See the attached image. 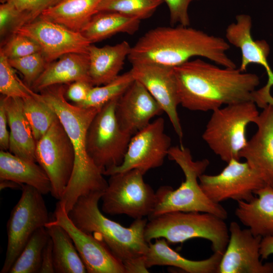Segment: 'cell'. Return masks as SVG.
Segmentation results:
<instances>
[{"instance_id":"obj_1","label":"cell","mask_w":273,"mask_h":273,"mask_svg":"<svg viewBox=\"0 0 273 273\" xmlns=\"http://www.w3.org/2000/svg\"><path fill=\"white\" fill-rule=\"evenodd\" d=\"M180 104L191 111H212L233 103L257 104L259 76L236 68H220L197 59L173 67Z\"/></svg>"},{"instance_id":"obj_2","label":"cell","mask_w":273,"mask_h":273,"mask_svg":"<svg viewBox=\"0 0 273 273\" xmlns=\"http://www.w3.org/2000/svg\"><path fill=\"white\" fill-rule=\"evenodd\" d=\"M230 48L223 38L189 26H159L139 39L127 59L131 64L154 63L174 67L200 56L235 68L236 65L226 54Z\"/></svg>"},{"instance_id":"obj_3","label":"cell","mask_w":273,"mask_h":273,"mask_svg":"<svg viewBox=\"0 0 273 273\" xmlns=\"http://www.w3.org/2000/svg\"><path fill=\"white\" fill-rule=\"evenodd\" d=\"M63 84L48 87L38 93L39 97L55 112L67 133L74 152V164L69 184L59 200L68 213L81 196L95 192H104L108 181L104 174L89 156L86 133L95 116L100 110L82 107L69 103Z\"/></svg>"},{"instance_id":"obj_4","label":"cell","mask_w":273,"mask_h":273,"mask_svg":"<svg viewBox=\"0 0 273 273\" xmlns=\"http://www.w3.org/2000/svg\"><path fill=\"white\" fill-rule=\"evenodd\" d=\"M104 192H95L79 197L68 213L74 225L103 241L123 263L126 273L148 272L145 257L149 243L144 233L147 219H134L128 227L106 217L98 206Z\"/></svg>"},{"instance_id":"obj_5","label":"cell","mask_w":273,"mask_h":273,"mask_svg":"<svg viewBox=\"0 0 273 273\" xmlns=\"http://www.w3.org/2000/svg\"><path fill=\"white\" fill-rule=\"evenodd\" d=\"M168 157L180 167L185 180L175 190L170 186H162L158 189L156 204L148 218L167 212L183 211L208 212L225 219L226 210L220 203L210 200L198 181L209 166V161L207 159L194 160L190 150L182 145L171 147Z\"/></svg>"},{"instance_id":"obj_6","label":"cell","mask_w":273,"mask_h":273,"mask_svg":"<svg viewBox=\"0 0 273 273\" xmlns=\"http://www.w3.org/2000/svg\"><path fill=\"white\" fill-rule=\"evenodd\" d=\"M224 220L208 212H167L148 219L145 238L148 243L163 238L174 244L202 238L211 243L214 252L223 253L229 240V228Z\"/></svg>"},{"instance_id":"obj_7","label":"cell","mask_w":273,"mask_h":273,"mask_svg":"<svg viewBox=\"0 0 273 273\" xmlns=\"http://www.w3.org/2000/svg\"><path fill=\"white\" fill-rule=\"evenodd\" d=\"M256 104L245 101L225 105L212 111L202 137L210 149L228 163L240 160V153L248 140L247 126L258 116Z\"/></svg>"},{"instance_id":"obj_8","label":"cell","mask_w":273,"mask_h":273,"mask_svg":"<svg viewBox=\"0 0 273 273\" xmlns=\"http://www.w3.org/2000/svg\"><path fill=\"white\" fill-rule=\"evenodd\" d=\"M144 174L133 169L110 176L101 197L103 211L124 214L134 219L149 217L156 204V193L144 181Z\"/></svg>"},{"instance_id":"obj_9","label":"cell","mask_w":273,"mask_h":273,"mask_svg":"<svg viewBox=\"0 0 273 273\" xmlns=\"http://www.w3.org/2000/svg\"><path fill=\"white\" fill-rule=\"evenodd\" d=\"M118 98L100 109L86 133L87 153L103 174L122 162L132 136L122 130L117 121L115 107Z\"/></svg>"},{"instance_id":"obj_10","label":"cell","mask_w":273,"mask_h":273,"mask_svg":"<svg viewBox=\"0 0 273 273\" xmlns=\"http://www.w3.org/2000/svg\"><path fill=\"white\" fill-rule=\"evenodd\" d=\"M19 200L12 209L7 224L8 243L1 273H8L33 233L51 219L42 194L22 184Z\"/></svg>"},{"instance_id":"obj_11","label":"cell","mask_w":273,"mask_h":273,"mask_svg":"<svg viewBox=\"0 0 273 273\" xmlns=\"http://www.w3.org/2000/svg\"><path fill=\"white\" fill-rule=\"evenodd\" d=\"M35 156L36 162L50 180L51 195L61 200L72 174L74 152L58 117L45 134L36 141Z\"/></svg>"},{"instance_id":"obj_12","label":"cell","mask_w":273,"mask_h":273,"mask_svg":"<svg viewBox=\"0 0 273 273\" xmlns=\"http://www.w3.org/2000/svg\"><path fill=\"white\" fill-rule=\"evenodd\" d=\"M165 121L159 117L131 136L122 162L105 171L104 175L136 169L144 174L161 166L168 156L171 139L164 131Z\"/></svg>"},{"instance_id":"obj_13","label":"cell","mask_w":273,"mask_h":273,"mask_svg":"<svg viewBox=\"0 0 273 273\" xmlns=\"http://www.w3.org/2000/svg\"><path fill=\"white\" fill-rule=\"evenodd\" d=\"M216 175L202 174L199 177L201 189L216 203L233 199L249 201L255 192L264 186L260 176L245 161L232 159Z\"/></svg>"},{"instance_id":"obj_14","label":"cell","mask_w":273,"mask_h":273,"mask_svg":"<svg viewBox=\"0 0 273 273\" xmlns=\"http://www.w3.org/2000/svg\"><path fill=\"white\" fill-rule=\"evenodd\" d=\"M47 223L63 228L71 238L88 273H126L123 263L106 244L93 234L85 233L73 223L64 204H56L53 219Z\"/></svg>"},{"instance_id":"obj_15","label":"cell","mask_w":273,"mask_h":273,"mask_svg":"<svg viewBox=\"0 0 273 273\" xmlns=\"http://www.w3.org/2000/svg\"><path fill=\"white\" fill-rule=\"evenodd\" d=\"M14 33L36 42L49 64L69 53H88L90 42L80 32L75 31L39 16L17 28Z\"/></svg>"},{"instance_id":"obj_16","label":"cell","mask_w":273,"mask_h":273,"mask_svg":"<svg viewBox=\"0 0 273 273\" xmlns=\"http://www.w3.org/2000/svg\"><path fill=\"white\" fill-rule=\"evenodd\" d=\"M229 240L217 273H273V262L263 263L260 249L262 237L235 221L229 228Z\"/></svg>"},{"instance_id":"obj_17","label":"cell","mask_w":273,"mask_h":273,"mask_svg":"<svg viewBox=\"0 0 273 273\" xmlns=\"http://www.w3.org/2000/svg\"><path fill=\"white\" fill-rule=\"evenodd\" d=\"M134 79L142 83L164 112L181 140L183 131L177 113L180 104L173 67L154 63L132 64Z\"/></svg>"},{"instance_id":"obj_18","label":"cell","mask_w":273,"mask_h":273,"mask_svg":"<svg viewBox=\"0 0 273 273\" xmlns=\"http://www.w3.org/2000/svg\"><path fill=\"white\" fill-rule=\"evenodd\" d=\"M163 112L145 87L135 80L120 97L115 107L117 121L122 130L133 135Z\"/></svg>"},{"instance_id":"obj_19","label":"cell","mask_w":273,"mask_h":273,"mask_svg":"<svg viewBox=\"0 0 273 273\" xmlns=\"http://www.w3.org/2000/svg\"><path fill=\"white\" fill-rule=\"evenodd\" d=\"M254 123L257 127L240 153L249 166L273 188V105L268 104L259 114Z\"/></svg>"},{"instance_id":"obj_20","label":"cell","mask_w":273,"mask_h":273,"mask_svg":"<svg viewBox=\"0 0 273 273\" xmlns=\"http://www.w3.org/2000/svg\"><path fill=\"white\" fill-rule=\"evenodd\" d=\"M236 22L230 24L225 30L228 41L240 49L241 52V62L239 69L245 72L249 65L257 64L262 66L268 76L264 89L270 93L273 85V71L269 65L267 58L270 53V46L265 40H254L251 34L252 21L247 14L238 15Z\"/></svg>"},{"instance_id":"obj_21","label":"cell","mask_w":273,"mask_h":273,"mask_svg":"<svg viewBox=\"0 0 273 273\" xmlns=\"http://www.w3.org/2000/svg\"><path fill=\"white\" fill-rule=\"evenodd\" d=\"M249 201H237L235 215L255 236H273V188L265 185Z\"/></svg>"},{"instance_id":"obj_22","label":"cell","mask_w":273,"mask_h":273,"mask_svg":"<svg viewBox=\"0 0 273 273\" xmlns=\"http://www.w3.org/2000/svg\"><path fill=\"white\" fill-rule=\"evenodd\" d=\"M10 128L9 152L24 159L36 162V141L23 110V99L2 96Z\"/></svg>"},{"instance_id":"obj_23","label":"cell","mask_w":273,"mask_h":273,"mask_svg":"<svg viewBox=\"0 0 273 273\" xmlns=\"http://www.w3.org/2000/svg\"><path fill=\"white\" fill-rule=\"evenodd\" d=\"M131 47L124 40L113 46L97 47L91 44L88 49V74L91 84L100 86L115 79L123 68Z\"/></svg>"},{"instance_id":"obj_24","label":"cell","mask_w":273,"mask_h":273,"mask_svg":"<svg viewBox=\"0 0 273 273\" xmlns=\"http://www.w3.org/2000/svg\"><path fill=\"white\" fill-rule=\"evenodd\" d=\"M222 254L215 252L206 259L190 260L172 249L165 239L159 238L154 243H149L145 263L148 269L155 265H168L189 273H217Z\"/></svg>"},{"instance_id":"obj_25","label":"cell","mask_w":273,"mask_h":273,"mask_svg":"<svg viewBox=\"0 0 273 273\" xmlns=\"http://www.w3.org/2000/svg\"><path fill=\"white\" fill-rule=\"evenodd\" d=\"M49 63L31 88L35 92L51 86L67 84L76 81L90 82L88 53H72Z\"/></svg>"},{"instance_id":"obj_26","label":"cell","mask_w":273,"mask_h":273,"mask_svg":"<svg viewBox=\"0 0 273 273\" xmlns=\"http://www.w3.org/2000/svg\"><path fill=\"white\" fill-rule=\"evenodd\" d=\"M3 179L30 186L42 195L51 193L52 190L50 180L39 165L1 150L0 180Z\"/></svg>"},{"instance_id":"obj_27","label":"cell","mask_w":273,"mask_h":273,"mask_svg":"<svg viewBox=\"0 0 273 273\" xmlns=\"http://www.w3.org/2000/svg\"><path fill=\"white\" fill-rule=\"evenodd\" d=\"M141 21L117 12L99 11L80 32L92 44L119 33L133 35L138 31Z\"/></svg>"},{"instance_id":"obj_28","label":"cell","mask_w":273,"mask_h":273,"mask_svg":"<svg viewBox=\"0 0 273 273\" xmlns=\"http://www.w3.org/2000/svg\"><path fill=\"white\" fill-rule=\"evenodd\" d=\"M103 0H61L46 10L42 17L60 24L68 29L81 32L97 12Z\"/></svg>"},{"instance_id":"obj_29","label":"cell","mask_w":273,"mask_h":273,"mask_svg":"<svg viewBox=\"0 0 273 273\" xmlns=\"http://www.w3.org/2000/svg\"><path fill=\"white\" fill-rule=\"evenodd\" d=\"M45 227L53 242L55 272H87L85 266L66 231L58 225L47 223Z\"/></svg>"},{"instance_id":"obj_30","label":"cell","mask_w":273,"mask_h":273,"mask_svg":"<svg viewBox=\"0 0 273 273\" xmlns=\"http://www.w3.org/2000/svg\"><path fill=\"white\" fill-rule=\"evenodd\" d=\"M49 238L45 226L36 230L15 261L9 273H39L43 250Z\"/></svg>"},{"instance_id":"obj_31","label":"cell","mask_w":273,"mask_h":273,"mask_svg":"<svg viewBox=\"0 0 273 273\" xmlns=\"http://www.w3.org/2000/svg\"><path fill=\"white\" fill-rule=\"evenodd\" d=\"M23 110L34 139L39 140L57 118L53 110L38 96V93L23 99Z\"/></svg>"},{"instance_id":"obj_32","label":"cell","mask_w":273,"mask_h":273,"mask_svg":"<svg viewBox=\"0 0 273 273\" xmlns=\"http://www.w3.org/2000/svg\"><path fill=\"white\" fill-rule=\"evenodd\" d=\"M135 80L130 70L119 75L111 82L90 89L85 100L76 105L82 107L100 109L112 100L121 97Z\"/></svg>"},{"instance_id":"obj_33","label":"cell","mask_w":273,"mask_h":273,"mask_svg":"<svg viewBox=\"0 0 273 273\" xmlns=\"http://www.w3.org/2000/svg\"><path fill=\"white\" fill-rule=\"evenodd\" d=\"M163 0H103L98 11L117 12L140 20L149 18Z\"/></svg>"},{"instance_id":"obj_34","label":"cell","mask_w":273,"mask_h":273,"mask_svg":"<svg viewBox=\"0 0 273 273\" xmlns=\"http://www.w3.org/2000/svg\"><path fill=\"white\" fill-rule=\"evenodd\" d=\"M8 58L0 51V93L4 96L25 99L34 91L17 76Z\"/></svg>"},{"instance_id":"obj_35","label":"cell","mask_w":273,"mask_h":273,"mask_svg":"<svg viewBox=\"0 0 273 273\" xmlns=\"http://www.w3.org/2000/svg\"><path fill=\"white\" fill-rule=\"evenodd\" d=\"M9 61L23 75L24 83L30 88L49 64L41 51Z\"/></svg>"},{"instance_id":"obj_36","label":"cell","mask_w":273,"mask_h":273,"mask_svg":"<svg viewBox=\"0 0 273 273\" xmlns=\"http://www.w3.org/2000/svg\"><path fill=\"white\" fill-rule=\"evenodd\" d=\"M8 59L25 57L41 51L38 44L32 39L14 33L10 35L1 51Z\"/></svg>"},{"instance_id":"obj_37","label":"cell","mask_w":273,"mask_h":273,"mask_svg":"<svg viewBox=\"0 0 273 273\" xmlns=\"http://www.w3.org/2000/svg\"><path fill=\"white\" fill-rule=\"evenodd\" d=\"M61 0H9L20 12L22 26L37 18L46 10L54 6Z\"/></svg>"},{"instance_id":"obj_38","label":"cell","mask_w":273,"mask_h":273,"mask_svg":"<svg viewBox=\"0 0 273 273\" xmlns=\"http://www.w3.org/2000/svg\"><path fill=\"white\" fill-rule=\"evenodd\" d=\"M22 26L20 12L10 2L0 5V34L1 37H9Z\"/></svg>"},{"instance_id":"obj_39","label":"cell","mask_w":273,"mask_h":273,"mask_svg":"<svg viewBox=\"0 0 273 273\" xmlns=\"http://www.w3.org/2000/svg\"><path fill=\"white\" fill-rule=\"evenodd\" d=\"M169 10L170 23L171 26L179 23L185 26H189L190 19L188 8L191 2L199 0H163Z\"/></svg>"},{"instance_id":"obj_40","label":"cell","mask_w":273,"mask_h":273,"mask_svg":"<svg viewBox=\"0 0 273 273\" xmlns=\"http://www.w3.org/2000/svg\"><path fill=\"white\" fill-rule=\"evenodd\" d=\"M93 86L89 82L86 81H74L67 88L65 96L75 105L80 104L85 100Z\"/></svg>"},{"instance_id":"obj_41","label":"cell","mask_w":273,"mask_h":273,"mask_svg":"<svg viewBox=\"0 0 273 273\" xmlns=\"http://www.w3.org/2000/svg\"><path fill=\"white\" fill-rule=\"evenodd\" d=\"M8 125L7 113L3 99L0 98V148L8 151L9 148L10 132L7 128Z\"/></svg>"},{"instance_id":"obj_42","label":"cell","mask_w":273,"mask_h":273,"mask_svg":"<svg viewBox=\"0 0 273 273\" xmlns=\"http://www.w3.org/2000/svg\"><path fill=\"white\" fill-rule=\"evenodd\" d=\"M54 272L55 270L54 268L53 256V242L50 237V238L43 250L39 273Z\"/></svg>"},{"instance_id":"obj_43","label":"cell","mask_w":273,"mask_h":273,"mask_svg":"<svg viewBox=\"0 0 273 273\" xmlns=\"http://www.w3.org/2000/svg\"><path fill=\"white\" fill-rule=\"evenodd\" d=\"M260 253L261 259H266L270 255H273V236L262 238Z\"/></svg>"},{"instance_id":"obj_44","label":"cell","mask_w":273,"mask_h":273,"mask_svg":"<svg viewBox=\"0 0 273 273\" xmlns=\"http://www.w3.org/2000/svg\"><path fill=\"white\" fill-rule=\"evenodd\" d=\"M22 187V184H20L11 180H0V190L1 191L6 188H10L13 189H20L21 190Z\"/></svg>"},{"instance_id":"obj_45","label":"cell","mask_w":273,"mask_h":273,"mask_svg":"<svg viewBox=\"0 0 273 273\" xmlns=\"http://www.w3.org/2000/svg\"><path fill=\"white\" fill-rule=\"evenodd\" d=\"M9 0H0V2L2 3V4H3V3H5L7 2H8Z\"/></svg>"}]
</instances>
